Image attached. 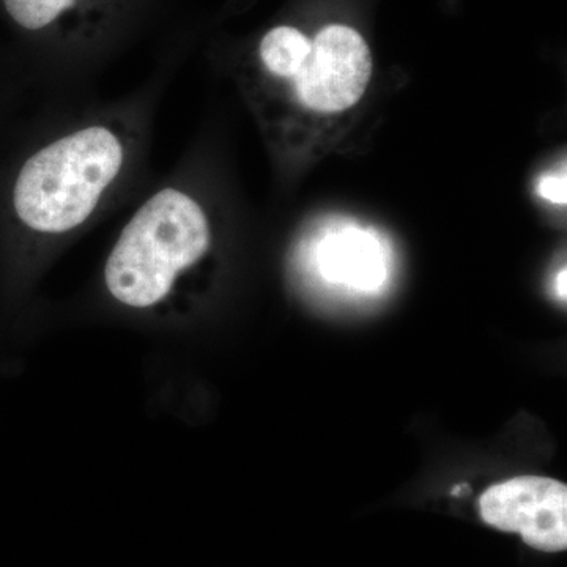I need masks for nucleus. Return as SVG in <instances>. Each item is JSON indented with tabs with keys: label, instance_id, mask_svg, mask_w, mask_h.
I'll use <instances>...</instances> for the list:
<instances>
[{
	"label": "nucleus",
	"instance_id": "nucleus-6",
	"mask_svg": "<svg viewBox=\"0 0 567 567\" xmlns=\"http://www.w3.org/2000/svg\"><path fill=\"white\" fill-rule=\"evenodd\" d=\"M14 24L31 33L84 35L95 29L104 10L99 0H2Z\"/></svg>",
	"mask_w": 567,
	"mask_h": 567
},
{
	"label": "nucleus",
	"instance_id": "nucleus-1",
	"mask_svg": "<svg viewBox=\"0 0 567 567\" xmlns=\"http://www.w3.org/2000/svg\"><path fill=\"white\" fill-rule=\"evenodd\" d=\"M155 87L59 123L18 167L14 221L37 245H61L114 208L140 181Z\"/></svg>",
	"mask_w": 567,
	"mask_h": 567
},
{
	"label": "nucleus",
	"instance_id": "nucleus-4",
	"mask_svg": "<svg viewBox=\"0 0 567 567\" xmlns=\"http://www.w3.org/2000/svg\"><path fill=\"white\" fill-rule=\"evenodd\" d=\"M481 517L499 532L518 533L529 547H567V487L551 477L520 476L495 484L480 499Z\"/></svg>",
	"mask_w": 567,
	"mask_h": 567
},
{
	"label": "nucleus",
	"instance_id": "nucleus-7",
	"mask_svg": "<svg viewBox=\"0 0 567 567\" xmlns=\"http://www.w3.org/2000/svg\"><path fill=\"white\" fill-rule=\"evenodd\" d=\"M311 51V40L292 25H278L262 37L259 61L265 73L278 81H290L301 70Z\"/></svg>",
	"mask_w": 567,
	"mask_h": 567
},
{
	"label": "nucleus",
	"instance_id": "nucleus-3",
	"mask_svg": "<svg viewBox=\"0 0 567 567\" xmlns=\"http://www.w3.org/2000/svg\"><path fill=\"white\" fill-rule=\"evenodd\" d=\"M371 76V50L361 33L333 24L317 33L303 66L289 82L306 110L341 112L360 102Z\"/></svg>",
	"mask_w": 567,
	"mask_h": 567
},
{
	"label": "nucleus",
	"instance_id": "nucleus-5",
	"mask_svg": "<svg viewBox=\"0 0 567 567\" xmlns=\"http://www.w3.org/2000/svg\"><path fill=\"white\" fill-rule=\"evenodd\" d=\"M317 270L328 282L375 292L386 279L385 249L371 234L344 229L317 248Z\"/></svg>",
	"mask_w": 567,
	"mask_h": 567
},
{
	"label": "nucleus",
	"instance_id": "nucleus-2",
	"mask_svg": "<svg viewBox=\"0 0 567 567\" xmlns=\"http://www.w3.org/2000/svg\"><path fill=\"white\" fill-rule=\"evenodd\" d=\"M215 241L207 200L181 166L123 224L104 260V293L133 315L182 317L199 295Z\"/></svg>",
	"mask_w": 567,
	"mask_h": 567
},
{
	"label": "nucleus",
	"instance_id": "nucleus-9",
	"mask_svg": "<svg viewBox=\"0 0 567 567\" xmlns=\"http://www.w3.org/2000/svg\"><path fill=\"white\" fill-rule=\"evenodd\" d=\"M557 293L559 298L566 300V268H563V270L559 271L557 278Z\"/></svg>",
	"mask_w": 567,
	"mask_h": 567
},
{
	"label": "nucleus",
	"instance_id": "nucleus-8",
	"mask_svg": "<svg viewBox=\"0 0 567 567\" xmlns=\"http://www.w3.org/2000/svg\"><path fill=\"white\" fill-rule=\"evenodd\" d=\"M537 193L554 204H566V173L546 175L537 185Z\"/></svg>",
	"mask_w": 567,
	"mask_h": 567
}]
</instances>
